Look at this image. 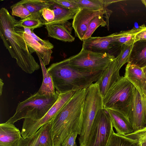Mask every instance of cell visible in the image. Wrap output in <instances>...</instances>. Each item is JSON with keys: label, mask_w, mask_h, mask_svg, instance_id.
I'll use <instances>...</instances> for the list:
<instances>
[{"label": "cell", "mask_w": 146, "mask_h": 146, "mask_svg": "<svg viewBox=\"0 0 146 146\" xmlns=\"http://www.w3.org/2000/svg\"><path fill=\"white\" fill-rule=\"evenodd\" d=\"M87 89L84 88L76 91L50 122L52 146H60L73 133L80 135Z\"/></svg>", "instance_id": "1"}, {"label": "cell", "mask_w": 146, "mask_h": 146, "mask_svg": "<svg viewBox=\"0 0 146 146\" xmlns=\"http://www.w3.org/2000/svg\"><path fill=\"white\" fill-rule=\"evenodd\" d=\"M110 114L113 127L117 133L124 136L133 132L132 125L129 119L120 112L110 109H105Z\"/></svg>", "instance_id": "18"}, {"label": "cell", "mask_w": 146, "mask_h": 146, "mask_svg": "<svg viewBox=\"0 0 146 146\" xmlns=\"http://www.w3.org/2000/svg\"><path fill=\"white\" fill-rule=\"evenodd\" d=\"M15 27L16 32L22 36L25 40L30 52L31 53L34 52L37 53L42 59L44 65L48 64L53 52L52 49L47 48L41 45L31 35L24 32L21 27Z\"/></svg>", "instance_id": "14"}, {"label": "cell", "mask_w": 146, "mask_h": 146, "mask_svg": "<svg viewBox=\"0 0 146 146\" xmlns=\"http://www.w3.org/2000/svg\"><path fill=\"white\" fill-rule=\"evenodd\" d=\"M111 14L104 10L80 9L74 15L72 22V27L74 29L76 36L82 41L90 23L94 17L99 15H106L107 26L109 28V18Z\"/></svg>", "instance_id": "10"}, {"label": "cell", "mask_w": 146, "mask_h": 146, "mask_svg": "<svg viewBox=\"0 0 146 146\" xmlns=\"http://www.w3.org/2000/svg\"><path fill=\"white\" fill-rule=\"evenodd\" d=\"M115 58L113 55L109 53L95 52L82 48L78 54L68 59L71 65L78 69L94 72L104 70Z\"/></svg>", "instance_id": "7"}, {"label": "cell", "mask_w": 146, "mask_h": 146, "mask_svg": "<svg viewBox=\"0 0 146 146\" xmlns=\"http://www.w3.org/2000/svg\"><path fill=\"white\" fill-rule=\"evenodd\" d=\"M133 45H123L121 46L119 53L114 60L116 70L119 71L123 65L128 62Z\"/></svg>", "instance_id": "28"}, {"label": "cell", "mask_w": 146, "mask_h": 146, "mask_svg": "<svg viewBox=\"0 0 146 146\" xmlns=\"http://www.w3.org/2000/svg\"><path fill=\"white\" fill-rule=\"evenodd\" d=\"M54 3L64 8L70 10H79V7L72 0H51Z\"/></svg>", "instance_id": "32"}, {"label": "cell", "mask_w": 146, "mask_h": 146, "mask_svg": "<svg viewBox=\"0 0 146 146\" xmlns=\"http://www.w3.org/2000/svg\"><path fill=\"white\" fill-rule=\"evenodd\" d=\"M141 94L146 96V76L142 68L127 64L124 76Z\"/></svg>", "instance_id": "15"}, {"label": "cell", "mask_w": 146, "mask_h": 146, "mask_svg": "<svg viewBox=\"0 0 146 146\" xmlns=\"http://www.w3.org/2000/svg\"><path fill=\"white\" fill-rule=\"evenodd\" d=\"M104 15H99L93 19L89 24L82 41L91 37L96 29L99 26L105 27L107 25L106 22L103 18Z\"/></svg>", "instance_id": "29"}, {"label": "cell", "mask_w": 146, "mask_h": 146, "mask_svg": "<svg viewBox=\"0 0 146 146\" xmlns=\"http://www.w3.org/2000/svg\"><path fill=\"white\" fill-rule=\"evenodd\" d=\"M48 36L56 39L65 42L74 41L75 38L64 24L49 25H45Z\"/></svg>", "instance_id": "20"}, {"label": "cell", "mask_w": 146, "mask_h": 146, "mask_svg": "<svg viewBox=\"0 0 146 146\" xmlns=\"http://www.w3.org/2000/svg\"><path fill=\"white\" fill-rule=\"evenodd\" d=\"M4 83L3 82L1 78H0V95L1 96L3 91V88Z\"/></svg>", "instance_id": "37"}, {"label": "cell", "mask_w": 146, "mask_h": 146, "mask_svg": "<svg viewBox=\"0 0 146 146\" xmlns=\"http://www.w3.org/2000/svg\"><path fill=\"white\" fill-rule=\"evenodd\" d=\"M141 1L146 8V0H142Z\"/></svg>", "instance_id": "39"}, {"label": "cell", "mask_w": 146, "mask_h": 146, "mask_svg": "<svg viewBox=\"0 0 146 146\" xmlns=\"http://www.w3.org/2000/svg\"><path fill=\"white\" fill-rule=\"evenodd\" d=\"M52 3L51 0H22L13 5H22L32 14L40 11L44 8H49Z\"/></svg>", "instance_id": "25"}, {"label": "cell", "mask_w": 146, "mask_h": 146, "mask_svg": "<svg viewBox=\"0 0 146 146\" xmlns=\"http://www.w3.org/2000/svg\"><path fill=\"white\" fill-rule=\"evenodd\" d=\"M18 146H52L50 122L42 126L32 136L21 138Z\"/></svg>", "instance_id": "13"}, {"label": "cell", "mask_w": 146, "mask_h": 146, "mask_svg": "<svg viewBox=\"0 0 146 146\" xmlns=\"http://www.w3.org/2000/svg\"><path fill=\"white\" fill-rule=\"evenodd\" d=\"M34 29H32L30 35L38 43L45 47L52 49L54 48L53 45L48 40H42L37 36L33 32Z\"/></svg>", "instance_id": "34"}, {"label": "cell", "mask_w": 146, "mask_h": 146, "mask_svg": "<svg viewBox=\"0 0 146 146\" xmlns=\"http://www.w3.org/2000/svg\"><path fill=\"white\" fill-rule=\"evenodd\" d=\"M80 9L85 8L95 11L104 10L110 13L112 11L107 7L111 3L120 1L112 0H72Z\"/></svg>", "instance_id": "22"}, {"label": "cell", "mask_w": 146, "mask_h": 146, "mask_svg": "<svg viewBox=\"0 0 146 146\" xmlns=\"http://www.w3.org/2000/svg\"><path fill=\"white\" fill-rule=\"evenodd\" d=\"M121 77L119 75V71L115 69L114 60L104 71L96 82L99 85L103 98L106 95L109 89Z\"/></svg>", "instance_id": "16"}, {"label": "cell", "mask_w": 146, "mask_h": 146, "mask_svg": "<svg viewBox=\"0 0 146 146\" xmlns=\"http://www.w3.org/2000/svg\"><path fill=\"white\" fill-rule=\"evenodd\" d=\"M78 135L73 133L70 135L60 146H76V140Z\"/></svg>", "instance_id": "35"}, {"label": "cell", "mask_w": 146, "mask_h": 146, "mask_svg": "<svg viewBox=\"0 0 146 146\" xmlns=\"http://www.w3.org/2000/svg\"><path fill=\"white\" fill-rule=\"evenodd\" d=\"M144 40H146V29L136 34L135 42L138 41Z\"/></svg>", "instance_id": "36"}, {"label": "cell", "mask_w": 146, "mask_h": 146, "mask_svg": "<svg viewBox=\"0 0 146 146\" xmlns=\"http://www.w3.org/2000/svg\"><path fill=\"white\" fill-rule=\"evenodd\" d=\"M106 146H139L138 143L113 131Z\"/></svg>", "instance_id": "27"}, {"label": "cell", "mask_w": 146, "mask_h": 146, "mask_svg": "<svg viewBox=\"0 0 146 146\" xmlns=\"http://www.w3.org/2000/svg\"><path fill=\"white\" fill-rule=\"evenodd\" d=\"M122 35L121 31L105 36H91L83 41L82 48L94 52L111 54L112 50L119 47L116 43L115 40Z\"/></svg>", "instance_id": "12"}, {"label": "cell", "mask_w": 146, "mask_h": 146, "mask_svg": "<svg viewBox=\"0 0 146 146\" xmlns=\"http://www.w3.org/2000/svg\"><path fill=\"white\" fill-rule=\"evenodd\" d=\"M17 21L3 7L0 10V36L3 44L17 65L26 73L31 74L40 66L30 52L23 37L17 33L15 24Z\"/></svg>", "instance_id": "2"}, {"label": "cell", "mask_w": 146, "mask_h": 146, "mask_svg": "<svg viewBox=\"0 0 146 146\" xmlns=\"http://www.w3.org/2000/svg\"><path fill=\"white\" fill-rule=\"evenodd\" d=\"M129 119L134 131L146 125V96L140 93L135 87Z\"/></svg>", "instance_id": "11"}, {"label": "cell", "mask_w": 146, "mask_h": 146, "mask_svg": "<svg viewBox=\"0 0 146 146\" xmlns=\"http://www.w3.org/2000/svg\"><path fill=\"white\" fill-rule=\"evenodd\" d=\"M127 64L141 68L146 66V40L134 43Z\"/></svg>", "instance_id": "19"}, {"label": "cell", "mask_w": 146, "mask_h": 146, "mask_svg": "<svg viewBox=\"0 0 146 146\" xmlns=\"http://www.w3.org/2000/svg\"><path fill=\"white\" fill-rule=\"evenodd\" d=\"M76 91L58 92V97L56 102L40 119L36 120L24 119L21 132L22 137L26 138L32 136L42 126L50 122Z\"/></svg>", "instance_id": "9"}, {"label": "cell", "mask_w": 146, "mask_h": 146, "mask_svg": "<svg viewBox=\"0 0 146 146\" xmlns=\"http://www.w3.org/2000/svg\"><path fill=\"white\" fill-rule=\"evenodd\" d=\"M47 69L56 91L59 93L87 89L97 81L104 71L92 72L80 70L71 65L68 58L52 63Z\"/></svg>", "instance_id": "3"}, {"label": "cell", "mask_w": 146, "mask_h": 146, "mask_svg": "<svg viewBox=\"0 0 146 146\" xmlns=\"http://www.w3.org/2000/svg\"><path fill=\"white\" fill-rule=\"evenodd\" d=\"M143 72L146 76V66L142 68Z\"/></svg>", "instance_id": "38"}, {"label": "cell", "mask_w": 146, "mask_h": 146, "mask_svg": "<svg viewBox=\"0 0 146 146\" xmlns=\"http://www.w3.org/2000/svg\"><path fill=\"white\" fill-rule=\"evenodd\" d=\"M103 108V97L96 82L87 88L83 110L82 129L79 138L80 146H86L89 134L96 115Z\"/></svg>", "instance_id": "6"}, {"label": "cell", "mask_w": 146, "mask_h": 146, "mask_svg": "<svg viewBox=\"0 0 146 146\" xmlns=\"http://www.w3.org/2000/svg\"><path fill=\"white\" fill-rule=\"evenodd\" d=\"M146 29V26L143 24L138 27H134L131 30L125 31L124 34L122 36L115 39V42L120 47L123 45H133L136 34Z\"/></svg>", "instance_id": "26"}, {"label": "cell", "mask_w": 146, "mask_h": 146, "mask_svg": "<svg viewBox=\"0 0 146 146\" xmlns=\"http://www.w3.org/2000/svg\"><path fill=\"white\" fill-rule=\"evenodd\" d=\"M113 131L110 114L105 109H100L92 125L86 146H106Z\"/></svg>", "instance_id": "8"}, {"label": "cell", "mask_w": 146, "mask_h": 146, "mask_svg": "<svg viewBox=\"0 0 146 146\" xmlns=\"http://www.w3.org/2000/svg\"><path fill=\"white\" fill-rule=\"evenodd\" d=\"M43 75V80L41 86L37 93L40 95H54L56 94L55 88L51 76L48 72L43 62L38 53Z\"/></svg>", "instance_id": "23"}, {"label": "cell", "mask_w": 146, "mask_h": 146, "mask_svg": "<svg viewBox=\"0 0 146 146\" xmlns=\"http://www.w3.org/2000/svg\"><path fill=\"white\" fill-rule=\"evenodd\" d=\"M45 21L42 16V10L31 14L28 17L16 22L15 26L31 29L40 28L44 25Z\"/></svg>", "instance_id": "24"}, {"label": "cell", "mask_w": 146, "mask_h": 146, "mask_svg": "<svg viewBox=\"0 0 146 146\" xmlns=\"http://www.w3.org/2000/svg\"><path fill=\"white\" fill-rule=\"evenodd\" d=\"M134 88L129 81L121 76L103 98V108L118 111L129 119Z\"/></svg>", "instance_id": "5"}, {"label": "cell", "mask_w": 146, "mask_h": 146, "mask_svg": "<svg viewBox=\"0 0 146 146\" xmlns=\"http://www.w3.org/2000/svg\"><path fill=\"white\" fill-rule=\"evenodd\" d=\"M124 136L137 141L139 146H146V125L141 129Z\"/></svg>", "instance_id": "30"}, {"label": "cell", "mask_w": 146, "mask_h": 146, "mask_svg": "<svg viewBox=\"0 0 146 146\" xmlns=\"http://www.w3.org/2000/svg\"><path fill=\"white\" fill-rule=\"evenodd\" d=\"M52 2V4L49 8L53 11L54 18L53 21L50 22L45 23V25L64 24L69 20L73 19L75 14L79 10H70L64 8Z\"/></svg>", "instance_id": "21"}, {"label": "cell", "mask_w": 146, "mask_h": 146, "mask_svg": "<svg viewBox=\"0 0 146 146\" xmlns=\"http://www.w3.org/2000/svg\"><path fill=\"white\" fill-rule=\"evenodd\" d=\"M11 14L21 17V19L26 18L31 15L30 12L23 5H13L11 7Z\"/></svg>", "instance_id": "31"}, {"label": "cell", "mask_w": 146, "mask_h": 146, "mask_svg": "<svg viewBox=\"0 0 146 146\" xmlns=\"http://www.w3.org/2000/svg\"><path fill=\"white\" fill-rule=\"evenodd\" d=\"M54 95H40L37 92L19 102L14 114L6 122L12 124L22 119L34 120L43 117L56 102L59 93Z\"/></svg>", "instance_id": "4"}, {"label": "cell", "mask_w": 146, "mask_h": 146, "mask_svg": "<svg viewBox=\"0 0 146 146\" xmlns=\"http://www.w3.org/2000/svg\"><path fill=\"white\" fill-rule=\"evenodd\" d=\"M21 133L14 124L6 122L0 124V146H18Z\"/></svg>", "instance_id": "17"}, {"label": "cell", "mask_w": 146, "mask_h": 146, "mask_svg": "<svg viewBox=\"0 0 146 146\" xmlns=\"http://www.w3.org/2000/svg\"><path fill=\"white\" fill-rule=\"evenodd\" d=\"M42 16L45 21V23H50L53 21L54 18V13L49 8H44L42 10Z\"/></svg>", "instance_id": "33"}]
</instances>
